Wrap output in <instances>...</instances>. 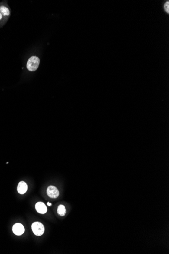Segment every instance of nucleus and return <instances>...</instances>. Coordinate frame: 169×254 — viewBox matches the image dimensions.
Returning a JSON list of instances; mask_svg holds the SVG:
<instances>
[{"label": "nucleus", "instance_id": "nucleus-9", "mask_svg": "<svg viewBox=\"0 0 169 254\" xmlns=\"http://www.w3.org/2000/svg\"><path fill=\"white\" fill-rule=\"evenodd\" d=\"M6 23V21H5L4 17L1 14V13L0 12V28L3 27Z\"/></svg>", "mask_w": 169, "mask_h": 254}, {"label": "nucleus", "instance_id": "nucleus-4", "mask_svg": "<svg viewBox=\"0 0 169 254\" xmlns=\"http://www.w3.org/2000/svg\"><path fill=\"white\" fill-rule=\"evenodd\" d=\"M47 193L48 196L51 198H57L59 195V191L54 186H50L47 190Z\"/></svg>", "mask_w": 169, "mask_h": 254}, {"label": "nucleus", "instance_id": "nucleus-11", "mask_svg": "<svg viewBox=\"0 0 169 254\" xmlns=\"http://www.w3.org/2000/svg\"><path fill=\"white\" fill-rule=\"evenodd\" d=\"M47 204H48V206H52V204L50 203H47Z\"/></svg>", "mask_w": 169, "mask_h": 254}, {"label": "nucleus", "instance_id": "nucleus-7", "mask_svg": "<svg viewBox=\"0 0 169 254\" xmlns=\"http://www.w3.org/2000/svg\"><path fill=\"white\" fill-rule=\"evenodd\" d=\"M36 209L37 212L42 214H45L47 211L46 206L42 202H38L36 203Z\"/></svg>", "mask_w": 169, "mask_h": 254}, {"label": "nucleus", "instance_id": "nucleus-2", "mask_svg": "<svg viewBox=\"0 0 169 254\" xmlns=\"http://www.w3.org/2000/svg\"><path fill=\"white\" fill-rule=\"evenodd\" d=\"M0 12L3 16L5 21L7 22L11 16V10L6 1L0 3Z\"/></svg>", "mask_w": 169, "mask_h": 254}, {"label": "nucleus", "instance_id": "nucleus-10", "mask_svg": "<svg viewBox=\"0 0 169 254\" xmlns=\"http://www.w3.org/2000/svg\"><path fill=\"white\" fill-rule=\"evenodd\" d=\"M164 10H165V11L167 13H169V1H167V2H166V3L164 4Z\"/></svg>", "mask_w": 169, "mask_h": 254}, {"label": "nucleus", "instance_id": "nucleus-8", "mask_svg": "<svg viewBox=\"0 0 169 254\" xmlns=\"http://www.w3.org/2000/svg\"><path fill=\"white\" fill-rule=\"evenodd\" d=\"M57 213L58 214L61 216H65L66 214V209H65V206L62 204L59 205L58 207Z\"/></svg>", "mask_w": 169, "mask_h": 254}, {"label": "nucleus", "instance_id": "nucleus-5", "mask_svg": "<svg viewBox=\"0 0 169 254\" xmlns=\"http://www.w3.org/2000/svg\"><path fill=\"white\" fill-rule=\"evenodd\" d=\"M12 230L14 234L16 236H21L24 232L25 229L21 224L16 223L13 226Z\"/></svg>", "mask_w": 169, "mask_h": 254}, {"label": "nucleus", "instance_id": "nucleus-1", "mask_svg": "<svg viewBox=\"0 0 169 254\" xmlns=\"http://www.w3.org/2000/svg\"><path fill=\"white\" fill-rule=\"evenodd\" d=\"M40 64V59L37 56H32L27 61V69L31 72H34L37 70Z\"/></svg>", "mask_w": 169, "mask_h": 254}, {"label": "nucleus", "instance_id": "nucleus-3", "mask_svg": "<svg viewBox=\"0 0 169 254\" xmlns=\"http://www.w3.org/2000/svg\"><path fill=\"white\" fill-rule=\"evenodd\" d=\"M32 230L36 236H41L43 234L45 231V227L42 223L39 222H36L32 224Z\"/></svg>", "mask_w": 169, "mask_h": 254}, {"label": "nucleus", "instance_id": "nucleus-6", "mask_svg": "<svg viewBox=\"0 0 169 254\" xmlns=\"http://www.w3.org/2000/svg\"><path fill=\"white\" fill-rule=\"evenodd\" d=\"M17 191L20 194H24L28 190V185L27 183L24 181H21L19 183L17 186Z\"/></svg>", "mask_w": 169, "mask_h": 254}]
</instances>
